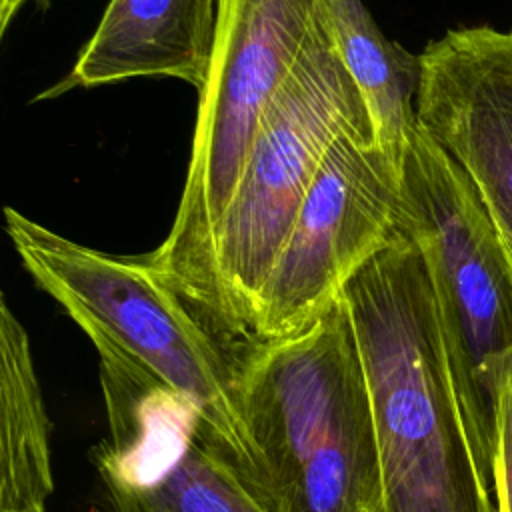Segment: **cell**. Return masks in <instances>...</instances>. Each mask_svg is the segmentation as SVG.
Returning <instances> with one entry per match:
<instances>
[{
	"instance_id": "14",
	"label": "cell",
	"mask_w": 512,
	"mask_h": 512,
	"mask_svg": "<svg viewBox=\"0 0 512 512\" xmlns=\"http://www.w3.org/2000/svg\"><path fill=\"white\" fill-rule=\"evenodd\" d=\"M28 2H38V4H46L48 0H0V36H4L12 24V20L16 18V14L24 8V4Z\"/></svg>"
},
{
	"instance_id": "8",
	"label": "cell",
	"mask_w": 512,
	"mask_h": 512,
	"mask_svg": "<svg viewBox=\"0 0 512 512\" xmlns=\"http://www.w3.org/2000/svg\"><path fill=\"white\" fill-rule=\"evenodd\" d=\"M108 436L94 448V512H266L210 448L198 410L140 366L96 348Z\"/></svg>"
},
{
	"instance_id": "1",
	"label": "cell",
	"mask_w": 512,
	"mask_h": 512,
	"mask_svg": "<svg viewBox=\"0 0 512 512\" xmlns=\"http://www.w3.org/2000/svg\"><path fill=\"white\" fill-rule=\"evenodd\" d=\"M266 512H380L370 390L340 300L298 334L242 344L230 384Z\"/></svg>"
},
{
	"instance_id": "6",
	"label": "cell",
	"mask_w": 512,
	"mask_h": 512,
	"mask_svg": "<svg viewBox=\"0 0 512 512\" xmlns=\"http://www.w3.org/2000/svg\"><path fill=\"white\" fill-rule=\"evenodd\" d=\"M322 2L220 0L180 204L160 246L142 254L204 316L212 232L264 118L320 22Z\"/></svg>"
},
{
	"instance_id": "13",
	"label": "cell",
	"mask_w": 512,
	"mask_h": 512,
	"mask_svg": "<svg viewBox=\"0 0 512 512\" xmlns=\"http://www.w3.org/2000/svg\"><path fill=\"white\" fill-rule=\"evenodd\" d=\"M494 498L498 512H512V366L504 376L498 398Z\"/></svg>"
},
{
	"instance_id": "12",
	"label": "cell",
	"mask_w": 512,
	"mask_h": 512,
	"mask_svg": "<svg viewBox=\"0 0 512 512\" xmlns=\"http://www.w3.org/2000/svg\"><path fill=\"white\" fill-rule=\"evenodd\" d=\"M322 12L340 60L364 100L374 142L402 168L418 126L420 56L386 38L364 0H324Z\"/></svg>"
},
{
	"instance_id": "5",
	"label": "cell",
	"mask_w": 512,
	"mask_h": 512,
	"mask_svg": "<svg viewBox=\"0 0 512 512\" xmlns=\"http://www.w3.org/2000/svg\"><path fill=\"white\" fill-rule=\"evenodd\" d=\"M348 134L372 136V124L322 12L212 232L206 316L232 344L252 342L256 302L286 234L324 158Z\"/></svg>"
},
{
	"instance_id": "9",
	"label": "cell",
	"mask_w": 512,
	"mask_h": 512,
	"mask_svg": "<svg viewBox=\"0 0 512 512\" xmlns=\"http://www.w3.org/2000/svg\"><path fill=\"white\" fill-rule=\"evenodd\" d=\"M418 56V126L464 170L512 258V30L452 28Z\"/></svg>"
},
{
	"instance_id": "7",
	"label": "cell",
	"mask_w": 512,
	"mask_h": 512,
	"mask_svg": "<svg viewBox=\"0 0 512 512\" xmlns=\"http://www.w3.org/2000/svg\"><path fill=\"white\" fill-rule=\"evenodd\" d=\"M402 168L370 134L324 158L258 296L252 342L302 332L398 236Z\"/></svg>"
},
{
	"instance_id": "11",
	"label": "cell",
	"mask_w": 512,
	"mask_h": 512,
	"mask_svg": "<svg viewBox=\"0 0 512 512\" xmlns=\"http://www.w3.org/2000/svg\"><path fill=\"white\" fill-rule=\"evenodd\" d=\"M54 492L50 420L30 338L0 296V512H46Z\"/></svg>"
},
{
	"instance_id": "2",
	"label": "cell",
	"mask_w": 512,
	"mask_h": 512,
	"mask_svg": "<svg viewBox=\"0 0 512 512\" xmlns=\"http://www.w3.org/2000/svg\"><path fill=\"white\" fill-rule=\"evenodd\" d=\"M378 446L380 512H498L448 370L424 260L400 236L344 288Z\"/></svg>"
},
{
	"instance_id": "4",
	"label": "cell",
	"mask_w": 512,
	"mask_h": 512,
	"mask_svg": "<svg viewBox=\"0 0 512 512\" xmlns=\"http://www.w3.org/2000/svg\"><path fill=\"white\" fill-rule=\"evenodd\" d=\"M398 226L424 260L466 432L494 492L498 398L512 366V258L464 170L420 126L402 162Z\"/></svg>"
},
{
	"instance_id": "10",
	"label": "cell",
	"mask_w": 512,
	"mask_h": 512,
	"mask_svg": "<svg viewBox=\"0 0 512 512\" xmlns=\"http://www.w3.org/2000/svg\"><path fill=\"white\" fill-rule=\"evenodd\" d=\"M218 10L220 0H108L68 76L36 100L158 76L200 90L212 60Z\"/></svg>"
},
{
	"instance_id": "3",
	"label": "cell",
	"mask_w": 512,
	"mask_h": 512,
	"mask_svg": "<svg viewBox=\"0 0 512 512\" xmlns=\"http://www.w3.org/2000/svg\"><path fill=\"white\" fill-rule=\"evenodd\" d=\"M6 234L32 280L108 348L186 398L200 414L210 448L240 482L252 460L230 384L240 346L142 256H116L78 244L20 210L4 208Z\"/></svg>"
}]
</instances>
